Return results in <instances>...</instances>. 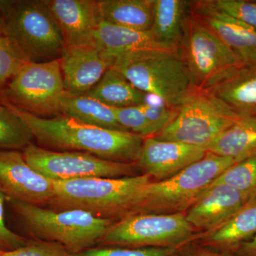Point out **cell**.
Returning <instances> with one entry per match:
<instances>
[{
	"instance_id": "obj_8",
	"label": "cell",
	"mask_w": 256,
	"mask_h": 256,
	"mask_svg": "<svg viewBox=\"0 0 256 256\" xmlns=\"http://www.w3.org/2000/svg\"><path fill=\"white\" fill-rule=\"evenodd\" d=\"M180 50L200 90H210L245 64L191 11Z\"/></svg>"
},
{
	"instance_id": "obj_11",
	"label": "cell",
	"mask_w": 256,
	"mask_h": 256,
	"mask_svg": "<svg viewBox=\"0 0 256 256\" xmlns=\"http://www.w3.org/2000/svg\"><path fill=\"white\" fill-rule=\"evenodd\" d=\"M22 152L30 166L52 181L122 178L142 174L138 163L110 161L82 152L50 150L32 142Z\"/></svg>"
},
{
	"instance_id": "obj_6",
	"label": "cell",
	"mask_w": 256,
	"mask_h": 256,
	"mask_svg": "<svg viewBox=\"0 0 256 256\" xmlns=\"http://www.w3.org/2000/svg\"><path fill=\"white\" fill-rule=\"evenodd\" d=\"M2 32L30 62L60 60L63 34L46 0H0Z\"/></svg>"
},
{
	"instance_id": "obj_35",
	"label": "cell",
	"mask_w": 256,
	"mask_h": 256,
	"mask_svg": "<svg viewBox=\"0 0 256 256\" xmlns=\"http://www.w3.org/2000/svg\"><path fill=\"white\" fill-rule=\"evenodd\" d=\"M173 256H230L228 254H223L213 250V249L208 248L202 246L194 248L186 249L184 250L182 249L178 252H176Z\"/></svg>"
},
{
	"instance_id": "obj_18",
	"label": "cell",
	"mask_w": 256,
	"mask_h": 256,
	"mask_svg": "<svg viewBox=\"0 0 256 256\" xmlns=\"http://www.w3.org/2000/svg\"><path fill=\"white\" fill-rule=\"evenodd\" d=\"M95 44L106 56L114 60L119 56L138 50H178L160 43L150 30L137 31L112 24L102 20L96 32Z\"/></svg>"
},
{
	"instance_id": "obj_15",
	"label": "cell",
	"mask_w": 256,
	"mask_h": 256,
	"mask_svg": "<svg viewBox=\"0 0 256 256\" xmlns=\"http://www.w3.org/2000/svg\"><path fill=\"white\" fill-rule=\"evenodd\" d=\"M250 196L227 185H210L186 212V220L198 232L208 233L228 222Z\"/></svg>"
},
{
	"instance_id": "obj_19",
	"label": "cell",
	"mask_w": 256,
	"mask_h": 256,
	"mask_svg": "<svg viewBox=\"0 0 256 256\" xmlns=\"http://www.w3.org/2000/svg\"><path fill=\"white\" fill-rule=\"evenodd\" d=\"M256 234V203L248 202L228 222L208 233H203L200 246L225 254Z\"/></svg>"
},
{
	"instance_id": "obj_40",
	"label": "cell",
	"mask_w": 256,
	"mask_h": 256,
	"mask_svg": "<svg viewBox=\"0 0 256 256\" xmlns=\"http://www.w3.org/2000/svg\"><path fill=\"white\" fill-rule=\"evenodd\" d=\"M2 250H0V256H2Z\"/></svg>"
},
{
	"instance_id": "obj_38",
	"label": "cell",
	"mask_w": 256,
	"mask_h": 256,
	"mask_svg": "<svg viewBox=\"0 0 256 256\" xmlns=\"http://www.w3.org/2000/svg\"><path fill=\"white\" fill-rule=\"evenodd\" d=\"M3 26H4V16L2 13L0 11V31L2 32Z\"/></svg>"
},
{
	"instance_id": "obj_17",
	"label": "cell",
	"mask_w": 256,
	"mask_h": 256,
	"mask_svg": "<svg viewBox=\"0 0 256 256\" xmlns=\"http://www.w3.org/2000/svg\"><path fill=\"white\" fill-rule=\"evenodd\" d=\"M191 12L240 56L256 48V30L218 9L213 0L192 1Z\"/></svg>"
},
{
	"instance_id": "obj_31",
	"label": "cell",
	"mask_w": 256,
	"mask_h": 256,
	"mask_svg": "<svg viewBox=\"0 0 256 256\" xmlns=\"http://www.w3.org/2000/svg\"><path fill=\"white\" fill-rule=\"evenodd\" d=\"M2 256H72V254L58 242L28 238L24 246L12 252H2Z\"/></svg>"
},
{
	"instance_id": "obj_26",
	"label": "cell",
	"mask_w": 256,
	"mask_h": 256,
	"mask_svg": "<svg viewBox=\"0 0 256 256\" xmlns=\"http://www.w3.org/2000/svg\"><path fill=\"white\" fill-rule=\"evenodd\" d=\"M34 136L28 126L8 106H0V151L23 150Z\"/></svg>"
},
{
	"instance_id": "obj_5",
	"label": "cell",
	"mask_w": 256,
	"mask_h": 256,
	"mask_svg": "<svg viewBox=\"0 0 256 256\" xmlns=\"http://www.w3.org/2000/svg\"><path fill=\"white\" fill-rule=\"evenodd\" d=\"M236 162L233 158L207 152L202 160L174 176L146 184L132 215L185 213L216 178Z\"/></svg>"
},
{
	"instance_id": "obj_36",
	"label": "cell",
	"mask_w": 256,
	"mask_h": 256,
	"mask_svg": "<svg viewBox=\"0 0 256 256\" xmlns=\"http://www.w3.org/2000/svg\"><path fill=\"white\" fill-rule=\"evenodd\" d=\"M229 255L230 256H256V234L252 238L240 244Z\"/></svg>"
},
{
	"instance_id": "obj_29",
	"label": "cell",
	"mask_w": 256,
	"mask_h": 256,
	"mask_svg": "<svg viewBox=\"0 0 256 256\" xmlns=\"http://www.w3.org/2000/svg\"><path fill=\"white\" fill-rule=\"evenodd\" d=\"M181 250L160 248H130L111 246H96L72 256H173Z\"/></svg>"
},
{
	"instance_id": "obj_14",
	"label": "cell",
	"mask_w": 256,
	"mask_h": 256,
	"mask_svg": "<svg viewBox=\"0 0 256 256\" xmlns=\"http://www.w3.org/2000/svg\"><path fill=\"white\" fill-rule=\"evenodd\" d=\"M114 62L96 44L65 47L60 64L66 94L85 95L99 82Z\"/></svg>"
},
{
	"instance_id": "obj_41",
	"label": "cell",
	"mask_w": 256,
	"mask_h": 256,
	"mask_svg": "<svg viewBox=\"0 0 256 256\" xmlns=\"http://www.w3.org/2000/svg\"><path fill=\"white\" fill-rule=\"evenodd\" d=\"M0 106H2V102H0Z\"/></svg>"
},
{
	"instance_id": "obj_9",
	"label": "cell",
	"mask_w": 256,
	"mask_h": 256,
	"mask_svg": "<svg viewBox=\"0 0 256 256\" xmlns=\"http://www.w3.org/2000/svg\"><path fill=\"white\" fill-rule=\"evenodd\" d=\"M240 118L210 92L198 90L180 107L176 118L152 137L206 149Z\"/></svg>"
},
{
	"instance_id": "obj_4",
	"label": "cell",
	"mask_w": 256,
	"mask_h": 256,
	"mask_svg": "<svg viewBox=\"0 0 256 256\" xmlns=\"http://www.w3.org/2000/svg\"><path fill=\"white\" fill-rule=\"evenodd\" d=\"M6 202L30 238L58 242L72 254L98 245L116 222L85 210H56L16 200Z\"/></svg>"
},
{
	"instance_id": "obj_3",
	"label": "cell",
	"mask_w": 256,
	"mask_h": 256,
	"mask_svg": "<svg viewBox=\"0 0 256 256\" xmlns=\"http://www.w3.org/2000/svg\"><path fill=\"white\" fill-rule=\"evenodd\" d=\"M151 181L150 176L143 174L52 181L54 194L48 206L85 210L98 218L119 220L132 214L140 192Z\"/></svg>"
},
{
	"instance_id": "obj_34",
	"label": "cell",
	"mask_w": 256,
	"mask_h": 256,
	"mask_svg": "<svg viewBox=\"0 0 256 256\" xmlns=\"http://www.w3.org/2000/svg\"><path fill=\"white\" fill-rule=\"evenodd\" d=\"M6 196L0 192V250L12 252L24 246L28 239L10 230L5 223L4 203Z\"/></svg>"
},
{
	"instance_id": "obj_12",
	"label": "cell",
	"mask_w": 256,
	"mask_h": 256,
	"mask_svg": "<svg viewBox=\"0 0 256 256\" xmlns=\"http://www.w3.org/2000/svg\"><path fill=\"white\" fill-rule=\"evenodd\" d=\"M0 192L6 200L44 207L54 194L53 182L30 166L18 150L0 151Z\"/></svg>"
},
{
	"instance_id": "obj_37",
	"label": "cell",
	"mask_w": 256,
	"mask_h": 256,
	"mask_svg": "<svg viewBox=\"0 0 256 256\" xmlns=\"http://www.w3.org/2000/svg\"><path fill=\"white\" fill-rule=\"evenodd\" d=\"M240 57H242V62L246 64L256 66V48L244 54Z\"/></svg>"
},
{
	"instance_id": "obj_30",
	"label": "cell",
	"mask_w": 256,
	"mask_h": 256,
	"mask_svg": "<svg viewBox=\"0 0 256 256\" xmlns=\"http://www.w3.org/2000/svg\"><path fill=\"white\" fill-rule=\"evenodd\" d=\"M114 109L119 124L128 132L143 138L152 137L156 134V130L146 118L140 106Z\"/></svg>"
},
{
	"instance_id": "obj_20",
	"label": "cell",
	"mask_w": 256,
	"mask_h": 256,
	"mask_svg": "<svg viewBox=\"0 0 256 256\" xmlns=\"http://www.w3.org/2000/svg\"><path fill=\"white\" fill-rule=\"evenodd\" d=\"M240 117L256 116V66L244 64L229 78L206 90Z\"/></svg>"
},
{
	"instance_id": "obj_27",
	"label": "cell",
	"mask_w": 256,
	"mask_h": 256,
	"mask_svg": "<svg viewBox=\"0 0 256 256\" xmlns=\"http://www.w3.org/2000/svg\"><path fill=\"white\" fill-rule=\"evenodd\" d=\"M214 184L227 185L250 197L256 191V154L226 170L210 185Z\"/></svg>"
},
{
	"instance_id": "obj_25",
	"label": "cell",
	"mask_w": 256,
	"mask_h": 256,
	"mask_svg": "<svg viewBox=\"0 0 256 256\" xmlns=\"http://www.w3.org/2000/svg\"><path fill=\"white\" fill-rule=\"evenodd\" d=\"M60 114L89 126L128 132L118 121L114 108L88 96L65 92L60 102Z\"/></svg>"
},
{
	"instance_id": "obj_2",
	"label": "cell",
	"mask_w": 256,
	"mask_h": 256,
	"mask_svg": "<svg viewBox=\"0 0 256 256\" xmlns=\"http://www.w3.org/2000/svg\"><path fill=\"white\" fill-rule=\"evenodd\" d=\"M112 66L134 87L180 108L197 88L180 50H143L116 57Z\"/></svg>"
},
{
	"instance_id": "obj_28",
	"label": "cell",
	"mask_w": 256,
	"mask_h": 256,
	"mask_svg": "<svg viewBox=\"0 0 256 256\" xmlns=\"http://www.w3.org/2000/svg\"><path fill=\"white\" fill-rule=\"evenodd\" d=\"M28 62L20 48L0 31V92Z\"/></svg>"
},
{
	"instance_id": "obj_21",
	"label": "cell",
	"mask_w": 256,
	"mask_h": 256,
	"mask_svg": "<svg viewBox=\"0 0 256 256\" xmlns=\"http://www.w3.org/2000/svg\"><path fill=\"white\" fill-rule=\"evenodd\" d=\"M191 11V1L156 0L150 32L164 46L180 50Z\"/></svg>"
},
{
	"instance_id": "obj_24",
	"label": "cell",
	"mask_w": 256,
	"mask_h": 256,
	"mask_svg": "<svg viewBox=\"0 0 256 256\" xmlns=\"http://www.w3.org/2000/svg\"><path fill=\"white\" fill-rule=\"evenodd\" d=\"M85 95L112 108L142 105L149 98L114 66L108 69L99 82Z\"/></svg>"
},
{
	"instance_id": "obj_33",
	"label": "cell",
	"mask_w": 256,
	"mask_h": 256,
	"mask_svg": "<svg viewBox=\"0 0 256 256\" xmlns=\"http://www.w3.org/2000/svg\"><path fill=\"white\" fill-rule=\"evenodd\" d=\"M216 6L256 30V2L244 0H213Z\"/></svg>"
},
{
	"instance_id": "obj_1",
	"label": "cell",
	"mask_w": 256,
	"mask_h": 256,
	"mask_svg": "<svg viewBox=\"0 0 256 256\" xmlns=\"http://www.w3.org/2000/svg\"><path fill=\"white\" fill-rule=\"evenodd\" d=\"M2 104L24 122L42 148L82 152L118 162L139 161L144 138L139 134L89 126L62 114L40 117L6 102Z\"/></svg>"
},
{
	"instance_id": "obj_16",
	"label": "cell",
	"mask_w": 256,
	"mask_h": 256,
	"mask_svg": "<svg viewBox=\"0 0 256 256\" xmlns=\"http://www.w3.org/2000/svg\"><path fill=\"white\" fill-rule=\"evenodd\" d=\"M60 25L65 47L96 44L95 34L101 21L96 0H46Z\"/></svg>"
},
{
	"instance_id": "obj_32",
	"label": "cell",
	"mask_w": 256,
	"mask_h": 256,
	"mask_svg": "<svg viewBox=\"0 0 256 256\" xmlns=\"http://www.w3.org/2000/svg\"><path fill=\"white\" fill-rule=\"evenodd\" d=\"M140 107L146 118L156 130V134L169 126L176 118L180 111L178 108L171 107L161 100L152 102L148 100Z\"/></svg>"
},
{
	"instance_id": "obj_22",
	"label": "cell",
	"mask_w": 256,
	"mask_h": 256,
	"mask_svg": "<svg viewBox=\"0 0 256 256\" xmlns=\"http://www.w3.org/2000/svg\"><path fill=\"white\" fill-rule=\"evenodd\" d=\"M156 0H100L101 20L122 28L148 32L151 30Z\"/></svg>"
},
{
	"instance_id": "obj_23",
	"label": "cell",
	"mask_w": 256,
	"mask_h": 256,
	"mask_svg": "<svg viewBox=\"0 0 256 256\" xmlns=\"http://www.w3.org/2000/svg\"><path fill=\"white\" fill-rule=\"evenodd\" d=\"M207 152L237 162L256 154V116L242 117L206 146Z\"/></svg>"
},
{
	"instance_id": "obj_10",
	"label": "cell",
	"mask_w": 256,
	"mask_h": 256,
	"mask_svg": "<svg viewBox=\"0 0 256 256\" xmlns=\"http://www.w3.org/2000/svg\"><path fill=\"white\" fill-rule=\"evenodd\" d=\"M5 86L2 102L42 118L60 114L65 94L60 60L28 62Z\"/></svg>"
},
{
	"instance_id": "obj_39",
	"label": "cell",
	"mask_w": 256,
	"mask_h": 256,
	"mask_svg": "<svg viewBox=\"0 0 256 256\" xmlns=\"http://www.w3.org/2000/svg\"><path fill=\"white\" fill-rule=\"evenodd\" d=\"M248 202H250V203H256V191L252 194V196H250V198H249Z\"/></svg>"
},
{
	"instance_id": "obj_13",
	"label": "cell",
	"mask_w": 256,
	"mask_h": 256,
	"mask_svg": "<svg viewBox=\"0 0 256 256\" xmlns=\"http://www.w3.org/2000/svg\"><path fill=\"white\" fill-rule=\"evenodd\" d=\"M206 152L202 146L144 138L138 164L142 174L150 176L153 181H161L202 160Z\"/></svg>"
},
{
	"instance_id": "obj_7",
	"label": "cell",
	"mask_w": 256,
	"mask_h": 256,
	"mask_svg": "<svg viewBox=\"0 0 256 256\" xmlns=\"http://www.w3.org/2000/svg\"><path fill=\"white\" fill-rule=\"evenodd\" d=\"M202 235L188 223L185 213L132 215L116 220L98 246L182 250Z\"/></svg>"
}]
</instances>
